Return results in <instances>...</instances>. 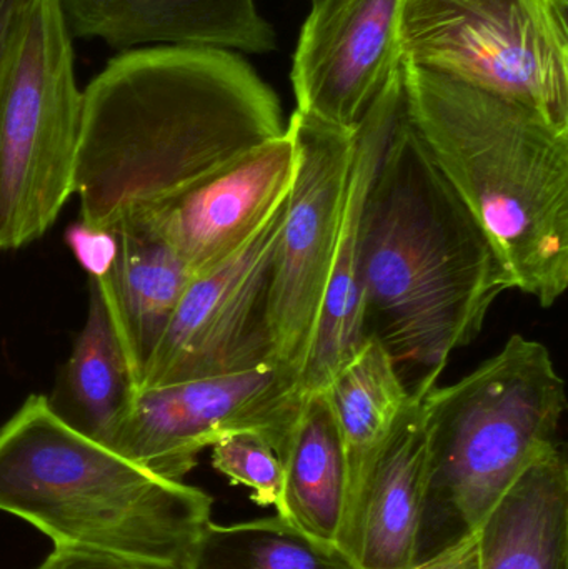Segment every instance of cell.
Returning <instances> with one entry per match:
<instances>
[{"label":"cell","instance_id":"cell-7","mask_svg":"<svg viewBox=\"0 0 568 569\" xmlns=\"http://www.w3.org/2000/svg\"><path fill=\"white\" fill-rule=\"evenodd\" d=\"M399 59L568 130V27L550 0H403Z\"/></svg>","mask_w":568,"mask_h":569},{"label":"cell","instance_id":"cell-19","mask_svg":"<svg viewBox=\"0 0 568 569\" xmlns=\"http://www.w3.org/2000/svg\"><path fill=\"white\" fill-rule=\"evenodd\" d=\"M282 467L277 513L303 533L337 545L346 510L347 463L326 393L307 398Z\"/></svg>","mask_w":568,"mask_h":569},{"label":"cell","instance_id":"cell-8","mask_svg":"<svg viewBox=\"0 0 568 569\" xmlns=\"http://www.w3.org/2000/svg\"><path fill=\"white\" fill-rule=\"evenodd\" d=\"M297 172L266 291L269 361L297 378L309 365L329 287L352 167L353 132L293 112Z\"/></svg>","mask_w":568,"mask_h":569},{"label":"cell","instance_id":"cell-6","mask_svg":"<svg viewBox=\"0 0 568 569\" xmlns=\"http://www.w3.org/2000/svg\"><path fill=\"white\" fill-rule=\"evenodd\" d=\"M83 90L59 0H36L0 100V252L42 239L73 196Z\"/></svg>","mask_w":568,"mask_h":569},{"label":"cell","instance_id":"cell-20","mask_svg":"<svg viewBox=\"0 0 568 569\" xmlns=\"http://www.w3.org/2000/svg\"><path fill=\"white\" fill-rule=\"evenodd\" d=\"M60 417L97 443L113 450L129 413L136 383L99 288L89 284V311L67 361Z\"/></svg>","mask_w":568,"mask_h":569},{"label":"cell","instance_id":"cell-12","mask_svg":"<svg viewBox=\"0 0 568 569\" xmlns=\"http://www.w3.org/2000/svg\"><path fill=\"white\" fill-rule=\"evenodd\" d=\"M297 147L283 136L186 196L147 210L189 266L209 272L242 249L292 189Z\"/></svg>","mask_w":568,"mask_h":569},{"label":"cell","instance_id":"cell-22","mask_svg":"<svg viewBox=\"0 0 568 569\" xmlns=\"http://www.w3.org/2000/svg\"><path fill=\"white\" fill-rule=\"evenodd\" d=\"M212 465L230 483L250 488L257 507L280 510L283 467L266 438L256 433L230 435L213 445Z\"/></svg>","mask_w":568,"mask_h":569},{"label":"cell","instance_id":"cell-27","mask_svg":"<svg viewBox=\"0 0 568 569\" xmlns=\"http://www.w3.org/2000/svg\"><path fill=\"white\" fill-rule=\"evenodd\" d=\"M550 3L556 7L560 16L567 17L568 0H550Z\"/></svg>","mask_w":568,"mask_h":569},{"label":"cell","instance_id":"cell-11","mask_svg":"<svg viewBox=\"0 0 568 569\" xmlns=\"http://www.w3.org/2000/svg\"><path fill=\"white\" fill-rule=\"evenodd\" d=\"M403 0H312L293 56L297 112L356 132L400 66Z\"/></svg>","mask_w":568,"mask_h":569},{"label":"cell","instance_id":"cell-14","mask_svg":"<svg viewBox=\"0 0 568 569\" xmlns=\"http://www.w3.org/2000/svg\"><path fill=\"white\" fill-rule=\"evenodd\" d=\"M72 39H99L116 49L203 47L267 53L276 30L256 0H59Z\"/></svg>","mask_w":568,"mask_h":569},{"label":"cell","instance_id":"cell-18","mask_svg":"<svg viewBox=\"0 0 568 569\" xmlns=\"http://www.w3.org/2000/svg\"><path fill=\"white\" fill-rule=\"evenodd\" d=\"M323 393L329 398L346 453L343 527L383 448L410 405L420 397L407 390L392 358L372 338L363 341Z\"/></svg>","mask_w":568,"mask_h":569},{"label":"cell","instance_id":"cell-15","mask_svg":"<svg viewBox=\"0 0 568 569\" xmlns=\"http://www.w3.org/2000/svg\"><path fill=\"white\" fill-rule=\"evenodd\" d=\"M109 229L116 260L102 279L89 282L102 295L137 391L193 276L147 210H132Z\"/></svg>","mask_w":568,"mask_h":569},{"label":"cell","instance_id":"cell-21","mask_svg":"<svg viewBox=\"0 0 568 569\" xmlns=\"http://www.w3.org/2000/svg\"><path fill=\"white\" fill-rule=\"evenodd\" d=\"M183 569H360L337 545L310 537L282 515L213 525L193 543Z\"/></svg>","mask_w":568,"mask_h":569},{"label":"cell","instance_id":"cell-2","mask_svg":"<svg viewBox=\"0 0 568 569\" xmlns=\"http://www.w3.org/2000/svg\"><path fill=\"white\" fill-rule=\"evenodd\" d=\"M360 280L366 340L386 348L416 397L437 387L454 351L479 337L494 301L514 290L489 237L427 152L406 92L363 203Z\"/></svg>","mask_w":568,"mask_h":569},{"label":"cell","instance_id":"cell-23","mask_svg":"<svg viewBox=\"0 0 568 569\" xmlns=\"http://www.w3.org/2000/svg\"><path fill=\"white\" fill-rule=\"evenodd\" d=\"M66 242L89 279H102L116 260L117 240L110 229H97L79 220L67 229Z\"/></svg>","mask_w":568,"mask_h":569},{"label":"cell","instance_id":"cell-4","mask_svg":"<svg viewBox=\"0 0 568 569\" xmlns=\"http://www.w3.org/2000/svg\"><path fill=\"white\" fill-rule=\"evenodd\" d=\"M212 497L163 480L97 443L30 395L0 428V511L53 541L183 569Z\"/></svg>","mask_w":568,"mask_h":569},{"label":"cell","instance_id":"cell-5","mask_svg":"<svg viewBox=\"0 0 568 569\" xmlns=\"http://www.w3.org/2000/svg\"><path fill=\"white\" fill-rule=\"evenodd\" d=\"M427 478L417 565L472 537L550 448L567 408L549 348L512 335L472 373L422 398Z\"/></svg>","mask_w":568,"mask_h":569},{"label":"cell","instance_id":"cell-10","mask_svg":"<svg viewBox=\"0 0 568 569\" xmlns=\"http://www.w3.org/2000/svg\"><path fill=\"white\" fill-rule=\"evenodd\" d=\"M287 200L242 249L193 277L137 390L270 363L266 291Z\"/></svg>","mask_w":568,"mask_h":569},{"label":"cell","instance_id":"cell-1","mask_svg":"<svg viewBox=\"0 0 568 569\" xmlns=\"http://www.w3.org/2000/svg\"><path fill=\"white\" fill-rule=\"evenodd\" d=\"M277 93L229 50L146 47L83 90L73 167L80 222L166 206L286 133Z\"/></svg>","mask_w":568,"mask_h":569},{"label":"cell","instance_id":"cell-9","mask_svg":"<svg viewBox=\"0 0 568 569\" xmlns=\"http://www.w3.org/2000/svg\"><path fill=\"white\" fill-rule=\"evenodd\" d=\"M303 405L299 380L272 363L143 388L113 451L170 481H183L199 455L230 435H260L283 461Z\"/></svg>","mask_w":568,"mask_h":569},{"label":"cell","instance_id":"cell-25","mask_svg":"<svg viewBox=\"0 0 568 569\" xmlns=\"http://www.w3.org/2000/svg\"><path fill=\"white\" fill-rule=\"evenodd\" d=\"M37 569H162L79 547H56Z\"/></svg>","mask_w":568,"mask_h":569},{"label":"cell","instance_id":"cell-26","mask_svg":"<svg viewBox=\"0 0 568 569\" xmlns=\"http://www.w3.org/2000/svg\"><path fill=\"white\" fill-rule=\"evenodd\" d=\"M412 569H479L476 533Z\"/></svg>","mask_w":568,"mask_h":569},{"label":"cell","instance_id":"cell-13","mask_svg":"<svg viewBox=\"0 0 568 569\" xmlns=\"http://www.w3.org/2000/svg\"><path fill=\"white\" fill-rule=\"evenodd\" d=\"M403 92L406 83L400 63L353 132L356 146L343 200L339 240L316 343L302 377L303 400L323 393L340 368L366 341L360 280V223L367 192L382 152L383 139Z\"/></svg>","mask_w":568,"mask_h":569},{"label":"cell","instance_id":"cell-16","mask_svg":"<svg viewBox=\"0 0 568 569\" xmlns=\"http://www.w3.org/2000/svg\"><path fill=\"white\" fill-rule=\"evenodd\" d=\"M422 398H416L377 460L337 547L360 569H412L427 478Z\"/></svg>","mask_w":568,"mask_h":569},{"label":"cell","instance_id":"cell-3","mask_svg":"<svg viewBox=\"0 0 568 569\" xmlns=\"http://www.w3.org/2000/svg\"><path fill=\"white\" fill-rule=\"evenodd\" d=\"M402 70L410 120L437 169L514 288L552 307L568 287V130L496 93L407 63Z\"/></svg>","mask_w":568,"mask_h":569},{"label":"cell","instance_id":"cell-17","mask_svg":"<svg viewBox=\"0 0 568 569\" xmlns=\"http://www.w3.org/2000/svg\"><path fill=\"white\" fill-rule=\"evenodd\" d=\"M479 569H568V463L557 443L502 495L476 531Z\"/></svg>","mask_w":568,"mask_h":569},{"label":"cell","instance_id":"cell-24","mask_svg":"<svg viewBox=\"0 0 568 569\" xmlns=\"http://www.w3.org/2000/svg\"><path fill=\"white\" fill-rule=\"evenodd\" d=\"M36 0H0V100Z\"/></svg>","mask_w":568,"mask_h":569}]
</instances>
